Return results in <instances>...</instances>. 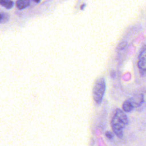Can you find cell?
<instances>
[{
  "mask_svg": "<svg viewBox=\"0 0 146 146\" xmlns=\"http://www.w3.org/2000/svg\"><path fill=\"white\" fill-rule=\"evenodd\" d=\"M106 88V80L104 77L98 78L94 84L92 90V97L96 104L100 105L103 99Z\"/></svg>",
  "mask_w": 146,
  "mask_h": 146,
  "instance_id": "obj_1",
  "label": "cell"
},
{
  "mask_svg": "<svg viewBox=\"0 0 146 146\" xmlns=\"http://www.w3.org/2000/svg\"><path fill=\"white\" fill-rule=\"evenodd\" d=\"M30 4L29 0H17L16 2V6L18 9H23L27 7Z\"/></svg>",
  "mask_w": 146,
  "mask_h": 146,
  "instance_id": "obj_7",
  "label": "cell"
},
{
  "mask_svg": "<svg viewBox=\"0 0 146 146\" xmlns=\"http://www.w3.org/2000/svg\"><path fill=\"white\" fill-rule=\"evenodd\" d=\"M105 135H106V137H107V139H108L111 140V139H112L113 138V133H112L111 132H110V131H107V132L105 133Z\"/></svg>",
  "mask_w": 146,
  "mask_h": 146,
  "instance_id": "obj_10",
  "label": "cell"
},
{
  "mask_svg": "<svg viewBox=\"0 0 146 146\" xmlns=\"http://www.w3.org/2000/svg\"><path fill=\"white\" fill-rule=\"evenodd\" d=\"M111 76H112L113 78L115 77V72L114 71H112V72H111Z\"/></svg>",
  "mask_w": 146,
  "mask_h": 146,
  "instance_id": "obj_13",
  "label": "cell"
},
{
  "mask_svg": "<svg viewBox=\"0 0 146 146\" xmlns=\"http://www.w3.org/2000/svg\"><path fill=\"white\" fill-rule=\"evenodd\" d=\"M114 115L117 117L119 120H120L125 126L128 124L129 123V119L126 115V114L124 113V111L123 110H121L120 108H117L115 111Z\"/></svg>",
  "mask_w": 146,
  "mask_h": 146,
  "instance_id": "obj_4",
  "label": "cell"
},
{
  "mask_svg": "<svg viewBox=\"0 0 146 146\" xmlns=\"http://www.w3.org/2000/svg\"><path fill=\"white\" fill-rule=\"evenodd\" d=\"M85 6H86V4H85V3H83V5H81V6H80V9H81V10H83L84 8L85 7Z\"/></svg>",
  "mask_w": 146,
  "mask_h": 146,
  "instance_id": "obj_12",
  "label": "cell"
},
{
  "mask_svg": "<svg viewBox=\"0 0 146 146\" xmlns=\"http://www.w3.org/2000/svg\"><path fill=\"white\" fill-rule=\"evenodd\" d=\"M111 127L113 133L118 138H122L123 136V129L125 125L117 119L114 115L111 120Z\"/></svg>",
  "mask_w": 146,
  "mask_h": 146,
  "instance_id": "obj_2",
  "label": "cell"
},
{
  "mask_svg": "<svg viewBox=\"0 0 146 146\" xmlns=\"http://www.w3.org/2000/svg\"><path fill=\"white\" fill-rule=\"evenodd\" d=\"M137 67L141 74L146 73V45L141 50L137 61Z\"/></svg>",
  "mask_w": 146,
  "mask_h": 146,
  "instance_id": "obj_3",
  "label": "cell"
},
{
  "mask_svg": "<svg viewBox=\"0 0 146 146\" xmlns=\"http://www.w3.org/2000/svg\"><path fill=\"white\" fill-rule=\"evenodd\" d=\"M135 106L129 99L125 100L122 105L123 110L125 112H131L133 110Z\"/></svg>",
  "mask_w": 146,
  "mask_h": 146,
  "instance_id": "obj_5",
  "label": "cell"
},
{
  "mask_svg": "<svg viewBox=\"0 0 146 146\" xmlns=\"http://www.w3.org/2000/svg\"><path fill=\"white\" fill-rule=\"evenodd\" d=\"M1 6L7 9H11L14 6V2L11 0H0Z\"/></svg>",
  "mask_w": 146,
  "mask_h": 146,
  "instance_id": "obj_8",
  "label": "cell"
},
{
  "mask_svg": "<svg viewBox=\"0 0 146 146\" xmlns=\"http://www.w3.org/2000/svg\"><path fill=\"white\" fill-rule=\"evenodd\" d=\"M32 1H33L35 2V3H39L40 0H32Z\"/></svg>",
  "mask_w": 146,
  "mask_h": 146,
  "instance_id": "obj_14",
  "label": "cell"
},
{
  "mask_svg": "<svg viewBox=\"0 0 146 146\" xmlns=\"http://www.w3.org/2000/svg\"><path fill=\"white\" fill-rule=\"evenodd\" d=\"M125 46V44H124L123 42H122V43H121L119 45V48L120 49H122V48H124Z\"/></svg>",
  "mask_w": 146,
  "mask_h": 146,
  "instance_id": "obj_11",
  "label": "cell"
},
{
  "mask_svg": "<svg viewBox=\"0 0 146 146\" xmlns=\"http://www.w3.org/2000/svg\"><path fill=\"white\" fill-rule=\"evenodd\" d=\"M9 19V15L5 12L1 13V20L0 22L1 23H4L7 22Z\"/></svg>",
  "mask_w": 146,
  "mask_h": 146,
  "instance_id": "obj_9",
  "label": "cell"
},
{
  "mask_svg": "<svg viewBox=\"0 0 146 146\" xmlns=\"http://www.w3.org/2000/svg\"><path fill=\"white\" fill-rule=\"evenodd\" d=\"M129 99L131 100V102L133 104L135 107L140 106L144 102V96L142 94L139 95H137V96H136L134 98H130Z\"/></svg>",
  "mask_w": 146,
  "mask_h": 146,
  "instance_id": "obj_6",
  "label": "cell"
}]
</instances>
